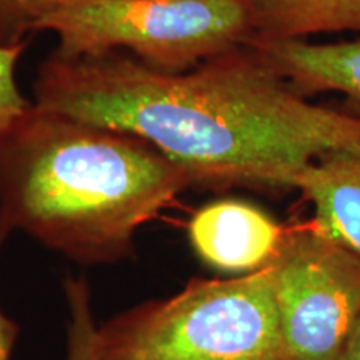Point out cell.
Returning <instances> with one entry per match:
<instances>
[{"instance_id": "cell-1", "label": "cell", "mask_w": 360, "mask_h": 360, "mask_svg": "<svg viewBox=\"0 0 360 360\" xmlns=\"http://www.w3.org/2000/svg\"><path fill=\"white\" fill-rule=\"evenodd\" d=\"M34 96L44 109L142 139L209 191H290L322 155L360 147V117L309 102L249 44L179 74L122 52H53Z\"/></svg>"}, {"instance_id": "cell-2", "label": "cell", "mask_w": 360, "mask_h": 360, "mask_svg": "<svg viewBox=\"0 0 360 360\" xmlns=\"http://www.w3.org/2000/svg\"><path fill=\"white\" fill-rule=\"evenodd\" d=\"M192 187L132 134L32 105L0 135V215L80 264L134 254V237Z\"/></svg>"}, {"instance_id": "cell-3", "label": "cell", "mask_w": 360, "mask_h": 360, "mask_svg": "<svg viewBox=\"0 0 360 360\" xmlns=\"http://www.w3.org/2000/svg\"><path fill=\"white\" fill-rule=\"evenodd\" d=\"M97 360H281L272 265L236 278H192L96 332Z\"/></svg>"}, {"instance_id": "cell-4", "label": "cell", "mask_w": 360, "mask_h": 360, "mask_svg": "<svg viewBox=\"0 0 360 360\" xmlns=\"http://www.w3.org/2000/svg\"><path fill=\"white\" fill-rule=\"evenodd\" d=\"M58 39L57 56L127 51L152 69L179 74L252 37L247 0H56L37 32Z\"/></svg>"}, {"instance_id": "cell-5", "label": "cell", "mask_w": 360, "mask_h": 360, "mask_svg": "<svg viewBox=\"0 0 360 360\" xmlns=\"http://www.w3.org/2000/svg\"><path fill=\"white\" fill-rule=\"evenodd\" d=\"M270 265L281 360H340L360 317V255L309 222L287 229Z\"/></svg>"}, {"instance_id": "cell-6", "label": "cell", "mask_w": 360, "mask_h": 360, "mask_svg": "<svg viewBox=\"0 0 360 360\" xmlns=\"http://www.w3.org/2000/svg\"><path fill=\"white\" fill-rule=\"evenodd\" d=\"M287 229L257 205L220 199L188 222V240L202 262L224 272L252 274L274 262Z\"/></svg>"}, {"instance_id": "cell-7", "label": "cell", "mask_w": 360, "mask_h": 360, "mask_svg": "<svg viewBox=\"0 0 360 360\" xmlns=\"http://www.w3.org/2000/svg\"><path fill=\"white\" fill-rule=\"evenodd\" d=\"M314 207L310 225L360 255V147L322 155L295 179Z\"/></svg>"}, {"instance_id": "cell-8", "label": "cell", "mask_w": 360, "mask_h": 360, "mask_svg": "<svg viewBox=\"0 0 360 360\" xmlns=\"http://www.w3.org/2000/svg\"><path fill=\"white\" fill-rule=\"evenodd\" d=\"M297 92H340L360 103V39L339 44H310L305 39H250Z\"/></svg>"}, {"instance_id": "cell-9", "label": "cell", "mask_w": 360, "mask_h": 360, "mask_svg": "<svg viewBox=\"0 0 360 360\" xmlns=\"http://www.w3.org/2000/svg\"><path fill=\"white\" fill-rule=\"evenodd\" d=\"M247 4L250 39L290 40L323 32H360V0H247Z\"/></svg>"}, {"instance_id": "cell-10", "label": "cell", "mask_w": 360, "mask_h": 360, "mask_svg": "<svg viewBox=\"0 0 360 360\" xmlns=\"http://www.w3.org/2000/svg\"><path fill=\"white\" fill-rule=\"evenodd\" d=\"M65 297L70 314L67 360H97L94 350L97 326L94 322L92 295L85 278H67Z\"/></svg>"}, {"instance_id": "cell-11", "label": "cell", "mask_w": 360, "mask_h": 360, "mask_svg": "<svg viewBox=\"0 0 360 360\" xmlns=\"http://www.w3.org/2000/svg\"><path fill=\"white\" fill-rule=\"evenodd\" d=\"M27 44L0 45V135L7 132L32 105L17 87L15 67Z\"/></svg>"}, {"instance_id": "cell-12", "label": "cell", "mask_w": 360, "mask_h": 360, "mask_svg": "<svg viewBox=\"0 0 360 360\" xmlns=\"http://www.w3.org/2000/svg\"><path fill=\"white\" fill-rule=\"evenodd\" d=\"M56 0H0V45L29 42L44 13Z\"/></svg>"}, {"instance_id": "cell-13", "label": "cell", "mask_w": 360, "mask_h": 360, "mask_svg": "<svg viewBox=\"0 0 360 360\" xmlns=\"http://www.w3.org/2000/svg\"><path fill=\"white\" fill-rule=\"evenodd\" d=\"M11 232L12 227L0 215V247L4 245ZM17 337H19V326L0 310V360H11Z\"/></svg>"}, {"instance_id": "cell-14", "label": "cell", "mask_w": 360, "mask_h": 360, "mask_svg": "<svg viewBox=\"0 0 360 360\" xmlns=\"http://www.w3.org/2000/svg\"><path fill=\"white\" fill-rule=\"evenodd\" d=\"M340 360H360V317L357 323H355L352 334L349 337V342L345 345Z\"/></svg>"}]
</instances>
